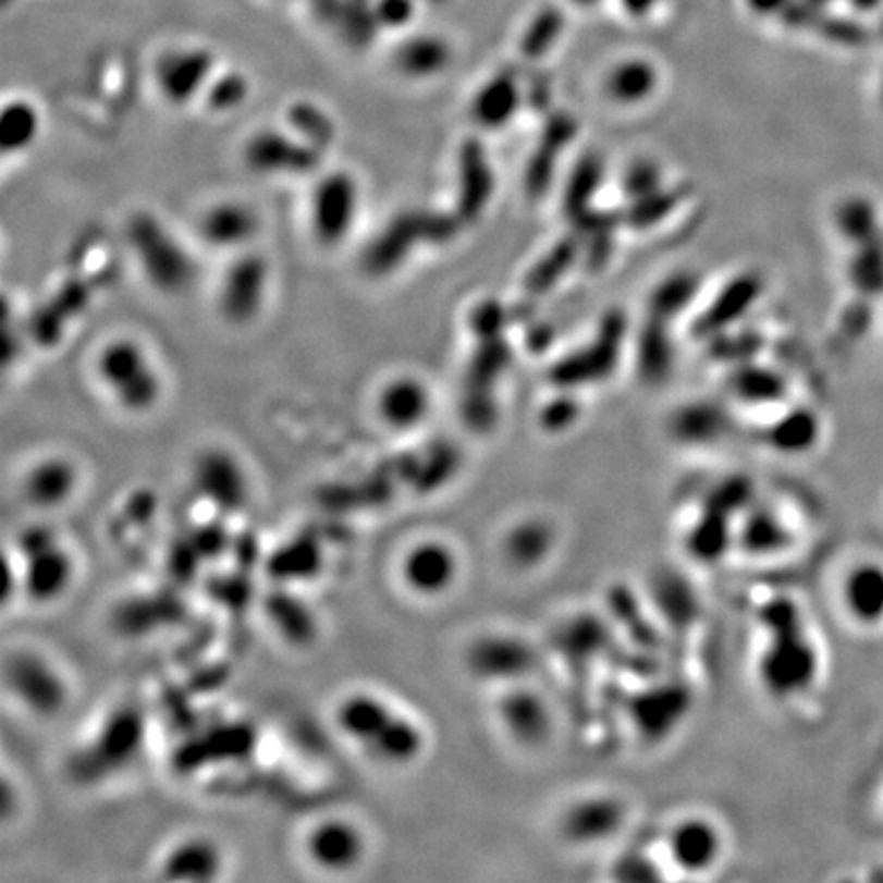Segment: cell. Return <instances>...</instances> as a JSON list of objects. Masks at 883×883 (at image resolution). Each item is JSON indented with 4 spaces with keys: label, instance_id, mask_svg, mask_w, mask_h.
<instances>
[{
    "label": "cell",
    "instance_id": "cell-1",
    "mask_svg": "<svg viewBox=\"0 0 883 883\" xmlns=\"http://www.w3.org/2000/svg\"><path fill=\"white\" fill-rule=\"evenodd\" d=\"M334 724L352 747L377 765H412L426 749V736L416 720L372 691L346 694L335 703Z\"/></svg>",
    "mask_w": 883,
    "mask_h": 883
},
{
    "label": "cell",
    "instance_id": "cell-2",
    "mask_svg": "<svg viewBox=\"0 0 883 883\" xmlns=\"http://www.w3.org/2000/svg\"><path fill=\"white\" fill-rule=\"evenodd\" d=\"M763 626L767 647L759 661V677L767 691L780 698L801 694L817 682L820 661L800 610L792 601H771L767 603Z\"/></svg>",
    "mask_w": 883,
    "mask_h": 883
},
{
    "label": "cell",
    "instance_id": "cell-3",
    "mask_svg": "<svg viewBox=\"0 0 883 883\" xmlns=\"http://www.w3.org/2000/svg\"><path fill=\"white\" fill-rule=\"evenodd\" d=\"M125 235L144 277L158 291L179 295L197 281V262L191 252L150 211L130 217Z\"/></svg>",
    "mask_w": 883,
    "mask_h": 883
},
{
    "label": "cell",
    "instance_id": "cell-4",
    "mask_svg": "<svg viewBox=\"0 0 883 883\" xmlns=\"http://www.w3.org/2000/svg\"><path fill=\"white\" fill-rule=\"evenodd\" d=\"M19 589L27 600L46 605L66 596L76 575L72 552L53 528L34 524L23 528L15 542Z\"/></svg>",
    "mask_w": 883,
    "mask_h": 883
},
{
    "label": "cell",
    "instance_id": "cell-5",
    "mask_svg": "<svg viewBox=\"0 0 883 883\" xmlns=\"http://www.w3.org/2000/svg\"><path fill=\"white\" fill-rule=\"evenodd\" d=\"M99 377L119 407L146 414L162 397V379L150 354L130 338L109 342L99 354Z\"/></svg>",
    "mask_w": 883,
    "mask_h": 883
},
{
    "label": "cell",
    "instance_id": "cell-6",
    "mask_svg": "<svg viewBox=\"0 0 883 883\" xmlns=\"http://www.w3.org/2000/svg\"><path fill=\"white\" fill-rule=\"evenodd\" d=\"M360 213V184L348 170H332L314 186L309 228L326 248L340 246L354 232Z\"/></svg>",
    "mask_w": 883,
    "mask_h": 883
},
{
    "label": "cell",
    "instance_id": "cell-7",
    "mask_svg": "<svg viewBox=\"0 0 883 883\" xmlns=\"http://www.w3.org/2000/svg\"><path fill=\"white\" fill-rule=\"evenodd\" d=\"M4 679L21 706L37 716H53L66 703L64 677L37 652L19 650L7 659Z\"/></svg>",
    "mask_w": 883,
    "mask_h": 883
},
{
    "label": "cell",
    "instance_id": "cell-8",
    "mask_svg": "<svg viewBox=\"0 0 883 883\" xmlns=\"http://www.w3.org/2000/svg\"><path fill=\"white\" fill-rule=\"evenodd\" d=\"M461 559L449 542L426 538L405 550L400 561L403 587L419 600L444 598L458 581Z\"/></svg>",
    "mask_w": 883,
    "mask_h": 883
},
{
    "label": "cell",
    "instance_id": "cell-9",
    "mask_svg": "<svg viewBox=\"0 0 883 883\" xmlns=\"http://www.w3.org/2000/svg\"><path fill=\"white\" fill-rule=\"evenodd\" d=\"M270 283V265L256 252H242L223 272L219 311L230 323L246 326L260 316Z\"/></svg>",
    "mask_w": 883,
    "mask_h": 883
},
{
    "label": "cell",
    "instance_id": "cell-10",
    "mask_svg": "<svg viewBox=\"0 0 883 883\" xmlns=\"http://www.w3.org/2000/svg\"><path fill=\"white\" fill-rule=\"evenodd\" d=\"M326 151L303 142L299 135L281 130H260L252 135L244 150V162L265 176H305L316 172Z\"/></svg>",
    "mask_w": 883,
    "mask_h": 883
},
{
    "label": "cell",
    "instance_id": "cell-11",
    "mask_svg": "<svg viewBox=\"0 0 883 883\" xmlns=\"http://www.w3.org/2000/svg\"><path fill=\"white\" fill-rule=\"evenodd\" d=\"M193 485L200 500L221 514H235L246 507L250 483L244 465L232 452L207 449L193 465Z\"/></svg>",
    "mask_w": 883,
    "mask_h": 883
},
{
    "label": "cell",
    "instance_id": "cell-12",
    "mask_svg": "<svg viewBox=\"0 0 883 883\" xmlns=\"http://www.w3.org/2000/svg\"><path fill=\"white\" fill-rule=\"evenodd\" d=\"M303 850L309 863L317 869L328 873H346L363 863L367 836L348 818H323L305 834Z\"/></svg>",
    "mask_w": 883,
    "mask_h": 883
},
{
    "label": "cell",
    "instance_id": "cell-13",
    "mask_svg": "<svg viewBox=\"0 0 883 883\" xmlns=\"http://www.w3.org/2000/svg\"><path fill=\"white\" fill-rule=\"evenodd\" d=\"M216 76V56L205 48L168 50L154 66L160 95L174 107H184L205 95Z\"/></svg>",
    "mask_w": 883,
    "mask_h": 883
},
{
    "label": "cell",
    "instance_id": "cell-14",
    "mask_svg": "<svg viewBox=\"0 0 883 883\" xmlns=\"http://www.w3.org/2000/svg\"><path fill=\"white\" fill-rule=\"evenodd\" d=\"M667 843L671 861L687 873L712 869L722 853V833L710 820L700 817L677 822L669 833Z\"/></svg>",
    "mask_w": 883,
    "mask_h": 883
},
{
    "label": "cell",
    "instance_id": "cell-15",
    "mask_svg": "<svg viewBox=\"0 0 883 883\" xmlns=\"http://www.w3.org/2000/svg\"><path fill=\"white\" fill-rule=\"evenodd\" d=\"M223 871V853L207 836H186L168 849L160 863L164 882H213Z\"/></svg>",
    "mask_w": 883,
    "mask_h": 883
},
{
    "label": "cell",
    "instance_id": "cell-16",
    "mask_svg": "<svg viewBox=\"0 0 883 883\" xmlns=\"http://www.w3.org/2000/svg\"><path fill=\"white\" fill-rule=\"evenodd\" d=\"M260 232V217L242 200H219L200 219V234L219 250L246 248Z\"/></svg>",
    "mask_w": 883,
    "mask_h": 883
},
{
    "label": "cell",
    "instance_id": "cell-17",
    "mask_svg": "<svg viewBox=\"0 0 883 883\" xmlns=\"http://www.w3.org/2000/svg\"><path fill=\"white\" fill-rule=\"evenodd\" d=\"M78 470L64 456H48L35 463L23 479V495L34 507L58 510L76 493Z\"/></svg>",
    "mask_w": 883,
    "mask_h": 883
},
{
    "label": "cell",
    "instance_id": "cell-18",
    "mask_svg": "<svg viewBox=\"0 0 883 883\" xmlns=\"http://www.w3.org/2000/svg\"><path fill=\"white\" fill-rule=\"evenodd\" d=\"M841 598L845 612L861 626H880L883 622V565L866 561L849 568L843 579Z\"/></svg>",
    "mask_w": 883,
    "mask_h": 883
},
{
    "label": "cell",
    "instance_id": "cell-19",
    "mask_svg": "<svg viewBox=\"0 0 883 883\" xmlns=\"http://www.w3.org/2000/svg\"><path fill=\"white\" fill-rule=\"evenodd\" d=\"M377 409L389 428L414 430L430 414V393L419 379L397 377L381 389Z\"/></svg>",
    "mask_w": 883,
    "mask_h": 883
},
{
    "label": "cell",
    "instance_id": "cell-20",
    "mask_svg": "<svg viewBox=\"0 0 883 883\" xmlns=\"http://www.w3.org/2000/svg\"><path fill=\"white\" fill-rule=\"evenodd\" d=\"M93 289L83 279H70L41 305L32 317V334L41 346H51L62 338V330L76 316H81L90 303Z\"/></svg>",
    "mask_w": 883,
    "mask_h": 883
},
{
    "label": "cell",
    "instance_id": "cell-21",
    "mask_svg": "<svg viewBox=\"0 0 883 883\" xmlns=\"http://www.w3.org/2000/svg\"><path fill=\"white\" fill-rule=\"evenodd\" d=\"M622 804L612 798H591L568 808L563 829L571 841L596 843L616 833L622 826Z\"/></svg>",
    "mask_w": 883,
    "mask_h": 883
},
{
    "label": "cell",
    "instance_id": "cell-22",
    "mask_svg": "<svg viewBox=\"0 0 883 883\" xmlns=\"http://www.w3.org/2000/svg\"><path fill=\"white\" fill-rule=\"evenodd\" d=\"M267 612L272 626L286 642L305 647L316 638V614L297 593H291L289 589L274 591L267 600Z\"/></svg>",
    "mask_w": 883,
    "mask_h": 883
},
{
    "label": "cell",
    "instance_id": "cell-23",
    "mask_svg": "<svg viewBox=\"0 0 883 883\" xmlns=\"http://www.w3.org/2000/svg\"><path fill=\"white\" fill-rule=\"evenodd\" d=\"M528 654L530 652L524 649L522 642L493 636L470 647L468 667L473 669V673L487 679H500L512 673H522V669H526L530 661Z\"/></svg>",
    "mask_w": 883,
    "mask_h": 883
},
{
    "label": "cell",
    "instance_id": "cell-24",
    "mask_svg": "<svg viewBox=\"0 0 883 883\" xmlns=\"http://www.w3.org/2000/svg\"><path fill=\"white\" fill-rule=\"evenodd\" d=\"M501 722L522 743H540L549 734L550 718L544 701L528 691H514L501 700Z\"/></svg>",
    "mask_w": 883,
    "mask_h": 883
},
{
    "label": "cell",
    "instance_id": "cell-25",
    "mask_svg": "<svg viewBox=\"0 0 883 883\" xmlns=\"http://www.w3.org/2000/svg\"><path fill=\"white\" fill-rule=\"evenodd\" d=\"M323 556L316 540L311 538H295L289 540L281 549L274 550L270 556L268 571L279 584H301L314 579L321 571Z\"/></svg>",
    "mask_w": 883,
    "mask_h": 883
},
{
    "label": "cell",
    "instance_id": "cell-26",
    "mask_svg": "<svg viewBox=\"0 0 883 883\" xmlns=\"http://www.w3.org/2000/svg\"><path fill=\"white\" fill-rule=\"evenodd\" d=\"M451 60V48L436 35L407 37L395 51V68L409 78H428L442 72Z\"/></svg>",
    "mask_w": 883,
    "mask_h": 883
},
{
    "label": "cell",
    "instance_id": "cell-27",
    "mask_svg": "<svg viewBox=\"0 0 883 883\" xmlns=\"http://www.w3.org/2000/svg\"><path fill=\"white\" fill-rule=\"evenodd\" d=\"M41 130V118L34 102L15 99L4 105L0 118V148L4 154H19L32 148Z\"/></svg>",
    "mask_w": 883,
    "mask_h": 883
},
{
    "label": "cell",
    "instance_id": "cell-28",
    "mask_svg": "<svg viewBox=\"0 0 883 883\" xmlns=\"http://www.w3.org/2000/svg\"><path fill=\"white\" fill-rule=\"evenodd\" d=\"M286 119H289L293 134L299 135L303 142L316 146L319 150H330V146L334 144L335 135H338L334 119L330 118L316 102L297 100L289 109Z\"/></svg>",
    "mask_w": 883,
    "mask_h": 883
},
{
    "label": "cell",
    "instance_id": "cell-29",
    "mask_svg": "<svg viewBox=\"0 0 883 883\" xmlns=\"http://www.w3.org/2000/svg\"><path fill=\"white\" fill-rule=\"evenodd\" d=\"M552 547V534L542 522H526L514 528L505 540V554L517 567L538 565Z\"/></svg>",
    "mask_w": 883,
    "mask_h": 883
},
{
    "label": "cell",
    "instance_id": "cell-30",
    "mask_svg": "<svg viewBox=\"0 0 883 883\" xmlns=\"http://www.w3.org/2000/svg\"><path fill=\"white\" fill-rule=\"evenodd\" d=\"M250 95V83L240 72H225L213 76V81L205 90V102L216 113H232L240 109Z\"/></svg>",
    "mask_w": 883,
    "mask_h": 883
},
{
    "label": "cell",
    "instance_id": "cell-31",
    "mask_svg": "<svg viewBox=\"0 0 883 883\" xmlns=\"http://www.w3.org/2000/svg\"><path fill=\"white\" fill-rule=\"evenodd\" d=\"M785 540H787V532L777 517H757L755 526H750L749 542L755 550L773 552V550L782 549Z\"/></svg>",
    "mask_w": 883,
    "mask_h": 883
},
{
    "label": "cell",
    "instance_id": "cell-32",
    "mask_svg": "<svg viewBox=\"0 0 883 883\" xmlns=\"http://www.w3.org/2000/svg\"><path fill=\"white\" fill-rule=\"evenodd\" d=\"M416 13V2L414 0H377L372 19L381 27L400 29L405 27Z\"/></svg>",
    "mask_w": 883,
    "mask_h": 883
},
{
    "label": "cell",
    "instance_id": "cell-33",
    "mask_svg": "<svg viewBox=\"0 0 883 883\" xmlns=\"http://www.w3.org/2000/svg\"><path fill=\"white\" fill-rule=\"evenodd\" d=\"M654 2H657V0H624V4H626L630 11H634V13H645V11H649Z\"/></svg>",
    "mask_w": 883,
    "mask_h": 883
},
{
    "label": "cell",
    "instance_id": "cell-34",
    "mask_svg": "<svg viewBox=\"0 0 883 883\" xmlns=\"http://www.w3.org/2000/svg\"><path fill=\"white\" fill-rule=\"evenodd\" d=\"M579 2H596V0H579Z\"/></svg>",
    "mask_w": 883,
    "mask_h": 883
}]
</instances>
